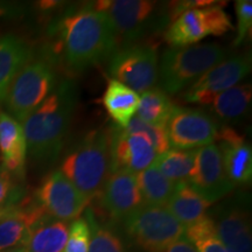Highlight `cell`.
Returning a JSON list of instances; mask_svg holds the SVG:
<instances>
[{"mask_svg": "<svg viewBox=\"0 0 252 252\" xmlns=\"http://www.w3.org/2000/svg\"><path fill=\"white\" fill-rule=\"evenodd\" d=\"M158 154L153 144L143 133H130L117 128L111 134L110 161L111 172L124 171L135 174L149 168ZM110 172V173H111Z\"/></svg>", "mask_w": 252, "mask_h": 252, "instance_id": "14", "label": "cell"}, {"mask_svg": "<svg viewBox=\"0 0 252 252\" xmlns=\"http://www.w3.org/2000/svg\"><path fill=\"white\" fill-rule=\"evenodd\" d=\"M123 223L127 237L146 252H163L185 236V226L161 206L144 204Z\"/></svg>", "mask_w": 252, "mask_h": 252, "instance_id": "5", "label": "cell"}, {"mask_svg": "<svg viewBox=\"0 0 252 252\" xmlns=\"http://www.w3.org/2000/svg\"><path fill=\"white\" fill-rule=\"evenodd\" d=\"M226 52L216 43L171 47L159 61V77L162 90L176 94L190 87L214 65L225 59Z\"/></svg>", "mask_w": 252, "mask_h": 252, "instance_id": "4", "label": "cell"}, {"mask_svg": "<svg viewBox=\"0 0 252 252\" xmlns=\"http://www.w3.org/2000/svg\"><path fill=\"white\" fill-rule=\"evenodd\" d=\"M100 204L115 222L124 220L144 206L137 176L124 171L111 172L99 194Z\"/></svg>", "mask_w": 252, "mask_h": 252, "instance_id": "15", "label": "cell"}, {"mask_svg": "<svg viewBox=\"0 0 252 252\" xmlns=\"http://www.w3.org/2000/svg\"><path fill=\"white\" fill-rule=\"evenodd\" d=\"M251 71V56L236 55L223 60L195 83L189 87L185 94V100L188 103L209 105L217 94L238 86Z\"/></svg>", "mask_w": 252, "mask_h": 252, "instance_id": "10", "label": "cell"}, {"mask_svg": "<svg viewBox=\"0 0 252 252\" xmlns=\"http://www.w3.org/2000/svg\"><path fill=\"white\" fill-rule=\"evenodd\" d=\"M56 75L49 62L30 61L9 84L5 96L8 115L23 123L54 91Z\"/></svg>", "mask_w": 252, "mask_h": 252, "instance_id": "6", "label": "cell"}, {"mask_svg": "<svg viewBox=\"0 0 252 252\" xmlns=\"http://www.w3.org/2000/svg\"><path fill=\"white\" fill-rule=\"evenodd\" d=\"M140 96L116 80H109L100 103L118 128L124 130L137 113Z\"/></svg>", "mask_w": 252, "mask_h": 252, "instance_id": "20", "label": "cell"}, {"mask_svg": "<svg viewBox=\"0 0 252 252\" xmlns=\"http://www.w3.org/2000/svg\"><path fill=\"white\" fill-rule=\"evenodd\" d=\"M124 131L130 132V133H143L146 135L151 140V143L153 144V147L158 156L171 150V145H169L168 137H167L166 128L146 124V123L134 117L124 128Z\"/></svg>", "mask_w": 252, "mask_h": 252, "instance_id": "29", "label": "cell"}, {"mask_svg": "<svg viewBox=\"0 0 252 252\" xmlns=\"http://www.w3.org/2000/svg\"><path fill=\"white\" fill-rule=\"evenodd\" d=\"M191 244L196 248L197 252H230L229 249L220 242L216 232L198 238Z\"/></svg>", "mask_w": 252, "mask_h": 252, "instance_id": "32", "label": "cell"}, {"mask_svg": "<svg viewBox=\"0 0 252 252\" xmlns=\"http://www.w3.org/2000/svg\"><path fill=\"white\" fill-rule=\"evenodd\" d=\"M109 19L118 47L134 45L149 34L163 17L158 4L151 0H105L91 5Z\"/></svg>", "mask_w": 252, "mask_h": 252, "instance_id": "7", "label": "cell"}, {"mask_svg": "<svg viewBox=\"0 0 252 252\" xmlns=\"http://www.w3.org/2000/svg\"><path fill=\"white\" fill-rule=\"evenodd\" d=\"M223 168L232 185L248 184L252 176L251 145L234 128L224 126L219 130L217 139Z\"/></svg>", "mask_w": 252, "mask_h": 252, "instance_id": "16", "label": "cell"}, {"mask_svg": "<svg viewBox=\"0 0 252 252\" xmlns=\"http://www.w3.org/2000/svg\"><path fill=\"white\" fill-rule=\"evenodd\" d=\"M91 238L90 224L86 217H78L69 226L64 252H88Z\"/></svg>", "mask_w": 252, "mask_h": 252, "instance_id": "30", "label": "cell"}, {"mask_svg": "<svg viewBox=\"0 0 252 252\" xmlns=\"http://www.w3.org/2000/svg\"><path fill=\"white\" fill-rule=\"evenodd\" d=\"M232 30L229 15L220 5L193 8L176 17L165 33L172 47L191 46L208 36H220Z\"/></svg>", "mask_w": 252, "mask_h": 252, "instance_id": "9", "label": "cell"}, {"mask_svg": "<svg viewBox=\"0 0 252 252\" xmlns=\"http://www.w3.org/2000/svg\"><path fill=\"white\" fill-rule=\"evenodd\" d=\"M91 238L88 252H127L123 239L106 225H99L93 214L88 213Z\"/></svg>", "mask_w": 252, "mask_h": 252, "instance_id": "28", "label": "cell"}, {"mask_svg": "<svg viewBox=\"0 0 252 252\" xmlns=\"http://www.w3.org/2000/svg\"><path fill=\"white\" fill-rule=\"evenodd\" d=\"M36 197L49 216L64 222L78 219L90 202L60 169L43 179Z\"/></svg>", "mask_w": 252, "mask_h": 252, "instance_id": "12", "label": "cell"}, {"mask_svg": "<svg viewBox=\"0 0 252 252\" xmlns=\"http://www.w3.org/2000/svg\"><path fill=\"white\" fill-rule=\"evenodd\" d=\"M251 98V86L245 83L217 94L209 105H212L213 112L219 118L223 121H236L247 115Z\"/></svg>", "mask_w": 252, "mask_h": 252, "instance_id": "25", "label": "cell"}, {"mask_svg": "<svg viewBox=\"0 0 252 252\" xmlns=\"http://www.w3.org/2000/svg\"><path fill=\"white\" fill-rule=\"evenodd\" d=\"M58 32L63 62L74 74L86 71L117 49L109 19L91 5L65 14L59 23Z\"/></svg>", "mask_w": 252, "mask_h": 252, "instance_id": "1", "label": "cell"}, {"mask_svg": "<svg viewBox=\"0 0 252 252\" xmlns=\"http://www.w3.org/2000/svg\"><path fill=\"white\" fill-rule=\"evenodd\" d=\"M6 212H7V208H2V207H0V219H1V217L5 215Z\"/></svg>", "mask_w": 252, "mask_h": 252, "instance_id": "36", "label": "cell"}, {"mask_svg": "<svg viewBox=\"0 0 252 252\" xmlns=\"http://www.w3.org/2000/svg\"><path fill=\"white\" fill-rule=\"evenodd\" d=\"M76 98L74 84L63 82L21 123L32 159L42 163L58 159L70 127Z\"/></svg>", "mask_w": 252, "mask_h": 252, "instance_id": "2", "label": "cell"}, {"mask_svg": "<svg viewBox=\"0 0 252 252\" xmlns=\"http://www.w3.org/2000/svg\"><path fill=\"white\" fill-rule=\"evenodd\" d=\"M166 132L173 149L198 150L215 143L219 127L214 119L201 110L175 106Z\"/></svg>", "mask_w": 252, "mask_h": 252, "instance_id": "11", "label": "cell"}, {"mask_svg": "<svg viewBox=\"0 0 252 252\" xmlns=\"http://www.w3.org/2000/svg\"><path fill=\"white\" fill-rule=\"evenodd\" d=\"M163 252H197V250L184 236V237L174 242L172 245H169Z\"/></svg>", "mask_w": 252, "mask_h": 252, "instance_id": "33", "label": "cell"}, {"mask_svg": "<svg viewBox=\"0 0 252 252\" xmlns=\"http://www.w3.org/2000/svg\"><path fill=\"white\" fill-rule=\"evenodd\" d=\"M237 14V35L234 41L235 46H239L247 39L252 27V1L251 0H238L235 2Z\"/></svg>", "mask_w": 252, "mask_h": 252, "instance_id": "31", "label": "cell"}, {"mask_svg": "<svg viewBox=\"0 0 252 252\" xmlns=\"http://www.w3.org/2000/svg\"><path fill=\"white\" fill-rule=\"evenodd\" d=\"M139 96V105L135 113L137 118L146 124L166 128L169 117L175 109L168 94L160 88H152Z\"/></svg>", "mask_w": 252, "mask_h": 252, "instance_id": "24", "label": "cell"}, {"mask_svg": "<svg viewBox=\"0 0 252 252\" xmlns=\"http://www.w3.org/2000/svg\"><path fill=\"white\" fill-rule=\"evenodd\" d=\"M27 157L23 126L6 112H0V158L6 172L21 173Z\"/></svg>", "mask_w": 252, "mask_h": 252, "instance_id": "19", "label": "cell"}, {"mask_svg": "<svg viewBox=\"0 0 252 252\" xmlns=\"http://www.w3.org/2000/svg\"><path fill=\"white\" fill-rule=\"evenodd\" d=\"M212 202L198 194L187 182L176 184L166 208L182 225L188 226L207 216Z\"/></svg>", "mask_w": 252, "mask_h": 252, "instance_id": "22", "label": "cell"}, {"mask_svg": "<svg viewBox=\"0 0 252 252\" xmlns=\"http://www.w3.org/2000/svg\"><path fill=\"white\" fill-rule=\"evenodd\" d=\"M1 252H28V251H27L26 247H25L24 244H21V245H18V247L7 249V250H4Z\"/></svg>", "mask_w": 252, "mask_h": 252, "instance_id": "35", "label": "cell"}, {"mask_svg": "<svg viewBox=\"0 0 252 252\" xmlns=\"http://www.w3.org/2000/svg\"><path fill=\"white\" fill-rule=\"evenodd\" d=\"M196 150H168L157 157L154 166L173 184L187 182L195 163Z\"/></svg>", "mask_w": 252, "mask_h": 252, "instance_id": "27", "label": "cell"}, {"mask_svg": "<svg viewBox=\"0 0 252 252\" xmlns=\"http://www.w3.org/2000/svg\"><path fill=\"white\" fill-rule=\"evenodd\" d=\"M109 72L116 80L137 94L152 89L159 80V60L152 46L118 47L110 56Z\"/></svg>", "mask_w": 252, "mask_h": 252, "instance_id": "8", "label": "cell"}, {"mask_svg": "<svg viewBox=\"0 0 252 252\" xmlns=\"http://www.w3.org/2000/svg\"><path fill=\"white\" fill-rule=\"evenodd\" d=\"M69 225L46 215L30 229L24 245L28 252H62L67 244Z\"/></svg>", "mask_w": 252, "mask_h": 252, "instance_id": "21", "label": "cell"}, {"mask_svg": "<svg viewBox=\"0 0 252 252\" xmlns=\"http://www.w3.org/2000/svg\"><path fill=\"white\" fill-rule=\"evenodd\" d=\"M187 184L212 203L235 188L225 174L222 157L216 144L196 150L195 163Z\"/></svg>", "mask_w": 252, "mask_h": 252, "instance_id": "13", "label": "cell"}, {"mask_svg": "<svg viewBox=\"0 0 252 252\" xmlns=\"http://www.w3.org/2000/svg\"><path fill=\"white\" fill-rule=\"evenodd\" d=\"M216 234L223 244L234 252H252L251 222L247 210L229 206L214 220Z\"/></svg>", "mask_w": 252, "mask_h": 252, "instance_id": "17", "label": "cell"}, {"mask_svg": "<svg viewBox=\"0 0 252 252\" xmlns=\"http://www.w3.org/2000/svg\"><path fill=\"white\" fill-rule=\"evenodd\" d=\"M137 182L143 196L144 204L147 206L165 207L172 196L175 184L169 181L159 169L154 166L138 173Z\"/></svg>", "mask_w": 252, "mask_h": 252, "instance_id": "26", "label": "cell"}, {"mask_svg": "<svg viewBox=\"0 0 252 252\" xmlns=\"http://www.w3.org/2000/svg\"><path fill=\"white\" fill-rule=\"evenodd\" d=\"M46 215L48 214L40 204L7 208V212L0 219V252L24 244L30 229Z\"/></svg>", "mask_w": 252, "mask_h": 252, "instance_id": "18", "label": "cell"}, {"mask_svg": "<svg viewBox=\"0 0 252 252\" xmlns=\"http://www.w3.org/2000/svg\"><path fill=\"white\" fill-rule=\"evenodd\" d=\"M31 61V50L23 41L12 36L0 39V100L18 72Z\"/></svg>", "mask_w": 252, "mask_h": 252, "instance_id": "23", "label": "cell"}, {"mask_svg": "<svg viewBox=\"0 0 252 252\" xmlns=\"http://www.w3.org/2000/svg\"><path fill=\"white\" fill-rule=\"evenodd\" d=\"M9 190H11V179L6 171L0 172V206L7 198Z\"/></svg>", "mask_w": 252, "mask_h": 252, "instance_id": "34", "label": "cell"}, {"mask_svg": "<svg viewBox=\"0 0 252 252\" xmlns=\"http://www.w3.org/2000/svg\"><path fill=\"white\" fill-rule=\"evenodd\" d=\"M110 144L109 132L94 130L62 161L60 171L89 201L99 196L111 172Z\"/></svg>", "mask_w": 252, "mask_h": 252, "instance_id": "3", "label": "cell"}]
</instances>
